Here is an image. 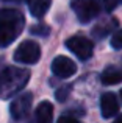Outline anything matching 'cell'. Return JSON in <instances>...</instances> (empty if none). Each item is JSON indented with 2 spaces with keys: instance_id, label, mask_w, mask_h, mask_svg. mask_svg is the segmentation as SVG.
Listing matches in <instances>:
<instances>
[{
  "instance_id": "cell-9",
  "label": "cell",
  "mask_w": 122,
  "mask_h": 123,
  "mask_svg": "<svg viewBox=\"0 0 122 123\" xmlns=\"http://www.w3.org/2000/svg\"><path fill=\"white\" fill-rule=\"evenodd\" d=\"M27 5H28V9H30L31 16L42 17L49 11L50 5H52V0H27Z\"/></svg>"
},
{
  "instance_id": "cell-1",
  "label": "cell",
  "mask_w": 122,
  "mask_h": 123,
  "mask_svg": "<svg viewBox=\"0 0 122 123\" xmlns=\"http://www.w3.org/2000/svg\"><path fill=\"white\" fill-rule=\"evenodd\" d=\"M25 17L19 9L2 8L0 9V48L8 47L22 33Z\"/></svg>"
},
{
  "instance_id": "cell-5",
  "label": "cell",
  "mask_w": 122,
  "mask_h": 123,
  "mask_svg": "<svg viewBox=\"0 0 122 123\" xmlns=\"http://www.w3.org/2000/svg\"><path fill=\"white\" fill-rule=\"evenodd\" d=\"M31 105H33V93L22 92L16 98H13L11 105H9V114L14 120H24L30 114Z\"/></svg>"
},
{
  "instance_id": "cell-6",
  "label": "cell",
  "mask_w": 122,
  "mask_h": 123,
  "mask_svg": "<svg viewBox=\"0 0 122 123\" xmlns=\"http://www.w3.org/2000/svg\"><path fill=\"white\" fill-rule=\"evenodd\" d=\"M66 47L81 61L89 59L92 56V50H94L92 42L85 36H70L66 41Z\"/></svg>"
},
{
  "instance_id": "cell-15",
  "label": "cell",
  "mask_w": 122,
  "mask_h": 123,
  "mask_svg": "<svg viewBox=\"0 0 122 123\" xmlns=\"http://www.w3.org/2000/svg\"><path fill=\"white\" fill-rule=\"evenodd\" d=\"M31 33L33 34H39V36H47V34H49V31H50V28L49 27H33L31 28Z\"/></svg>"
},
{
  "instance_id": "cell-13",
  "label": "cell",
  "mask_w": 122,
  "mask_h": 123,
  "mask_svg": "<svg viewBox=\"0 0 122 123\" xmlns=\"http://www.w3.org/2000/svg\"><path fill=\"white\" fill-rule=\"evenodd\" d=\"M111 47H113L114 50H121L122 48V30L116 31V33L113 34V37H111Z\"/></svg>"
},
{
  "instance_id": "cell-12",
  "label": "cell",
  "mask_w": 122,
  "mask_h": 123,
  "mask_svg": "<svg viewBox=\"0 0 122 123\" xmlns=\"http://www.w3.org/2000/svg\"><path fill=\"white\" fill-rule=\"evenodd\" d=\"M116 27H117V19L105 20L103 24H99V25H95V27L92 28V34H94L97 39H99V37H100V39H103V37L108 36V34H110Z\"/></svg>"
},
{
  "instance_id": "cell-20",
  "label": "cell",
  "mask_w": 122,
  "mask_h": 123,
  "mask_svg": "<svg viewBox=\"0 0 122 123\" xmlns=\"http://www.w3.org/2000/svg\"><path fill=\"white\" fill-rule=\"evenodd\" d=\"M121 100H122V90H121Z\"/></svg>"
},
{
  "instance_id": "cell-16",
  "label": "cell",
  "mask_w": 122,
  "mask_h": 123,
  "mask_svg": "<svg viewBox=\"0 0 122 123\" xmlns=\"http://www.w3.org/2000/svg\"><path fill=\"white\" fill-rule=\"evenodd\" d=\"M67 93H69V87H63V89L56 90V100L58 101H64L67 98Z\"/></svg>"
},
{
  "instance_id": "cell-18",
  "label": "cell",
  "mask_w": 122,
  "mask_h": 123,
  "mask_svg": "<svg viewBox=\"0 0 122 123\" xmlns=\"http://www.w3.org/2000/svg\"><path fill=\"white\" fill-rule=\"evenodd\" d=\"M0 61H2V59H0ZM3 69H5V67H3V66H2V62H0V73H2V70H3Z\"/></svg>"
},
{
  "instance_id": "cell-14",
  "label": "cell",
  "mask_w": 122,
  "mask_h": 123,
  "mask_svg": "<svg viewBox=\"0 0 122 123\" xmlns=\"http://www.w3.org/2000/svg\"><path fill=\"white\" fill-rule=\"evenodd\" d=\"M121 5H122V0H103V6L107 11H114Z\"/></svg>"
},
{
  "instance_id": "cell-10",
  "label": "cell",
  "mask_w": 122,
  "mask_h": 123,
  "mask_svg": "<svg viewBox=\"0 0 122 123\" xmlns=\"http://www.w3.org/2000/svg\"><path fill=\"white\" fill-rule=\"evenodd\" d=\"M34 115L39 123H49L53 118V105L50 101H41L36 108Z\"/></svg>"
},
{
  "instance_id": "cell-2",
  "label": "cell",
  "mask_w": 122,
  "mask_h": 123,
  "mask_svg": "<svg viewBox=\"0 0 122 123\" xmlns=\"http://www.w3.org/2000/svg\"><path fill=\"white\" fill-rule=\"evenodd\" d=\"M30 80V72L19 67H5L0 73V98L6 100L19 93Z\"/></svg>"
},
{
  "instance_id": "cell-4",
  "label": "cell",
  "mask_w": 122,
  "mask_h": 123,
  "mask_svg": "<svg viewBox=\"0 0 122 123\" xmlns=\"http://www.w3.org/2000/svg\"><path fill=\"white\" fill-rule=\"evenodd\" d=\"M41 58V47L34 41H24L14 51V61L20 64H36Z\"/></svg>"
},
{
  "instance_id": "cell-3",
  "label": "cell",
  "mask_w": 122,
  "mask_h": 123,
  "mask_svg": "<svg viewBox=\"0 0 122 123\" xmlns=\"http://www.w3.org/2000/svg\"><path fill=\"white\" fill-rule=\"evenodd\" d=\"M70 6L77 19L83 24L94 20L102 11L100 0H70Z\"/></svg>"
},
{
  "instance_id": "cell-11",
  "label": "cell",
  "mask_w": 122,
  "mask_h": 123,
  "mask_svg": "<svg viewBox=\"0 0 122 123\" xmlns=\"http://www.w3.org/2000/svg\"><path fill=\"white\" fill-rule=\"evenodd\" d=\"M100 81L107 86H111V84H119L122 83V72L117 67H107V69L102 72L100 75Z\"/></svg>"
},
{
  "instance_id": "cell-17",
  "label": "cell",
  "mask_w": 122,
  "mask_h": 123,
  "mask_svg": "<svg viewBox=\"0 0 122 123\" xmlns=\"http://www.w3.org/2000/svg\"><path fill=\"white\" fill-rule=\"evenodd\" d=\"M114 120H116L117 123H122V114H121V115H117V117L114 118Z\"/></svg>"
},
{
  "instance_id": "cell-8",
  "label": "cell",
  "mask_w": 122,
  "mask_h": 123,
  "mask_svg": "<svg viewBox=\"0 0 122 123\" xmlns=\"http://www.w3.org/2000/svg\"><path fill=\"white\" fill-rule=\"evenodd\" d=\"M100 112L103 118H111L119 112V101L116 95L111 92H107L100 98Z\"/></svg>"
},
{
  "instance_id": "cell-7",
  "label": "cell",
  "mask_w": 122,
  "mask_h": 123,
  "mask_svg": "<svg viewBox=\"0 0 122 123\" xmlns=\"http://www.w3.org/2000/svg\"><path fill=\"white\" fill-rule=\"evenodd\" d=\"M52 72L58 78H70L77 72V64L67 56H56L52 61Z\"/></svg>"
},
{
  "instance_id": "cell-19",
  "label": "cell",
  "mask_w": 122,
  "mask_h": 123,
  "mask_svg": "<svg viewBox=\"0 0 122 123\" xmlns=\"http://www.w3.org/2000/svg\"><path fill=\"white\" fill-rule=\"evenodd\" d=\"M5 2H22V0H5Z\"/></svg>"
}]
</instances>
